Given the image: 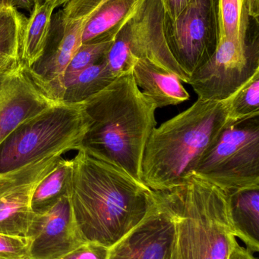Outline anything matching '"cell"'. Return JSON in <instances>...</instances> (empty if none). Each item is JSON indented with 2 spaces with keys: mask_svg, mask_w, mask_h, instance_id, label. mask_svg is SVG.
<instances>
[{
  "mask_svg": "<svg viewBox=\"0 0 259 259\" xmlns=\"http://www.w3.org/2000/svg\"><path fill=\"white\" fill-rule=\"evenodd\" d=\"M231 96L224 101L198 98L190 108L151 134L144 149L141 181L154 191L182 185L214 146L230 118Z\"/></svg>",
  "mask_w": 259,
  "mask_h": 259,
  "instance_id": "3",
  "label": "cell"
},
{
  "mask_svg": "<svg viewBox=\"0 0 259 259\" xmlns=\"http://www.w3.org/2000/svg\"><path fill=\"white\" fill-rule=\"evenodd\" d=\"M26 20L27 18L13 6L0 9V74L21 63Z\"/></svg>",
  "mask_w": 259,
  "mask_h": 259,
  "instance_id": "20",
  "label": "cell"
},
{
  "mask_svg": "<svg viewBox=\"0 0 259 259\" xmlns=\"http://www.w3.org/2000/svg\"><path fill=\"white\" fill-rule=\"evenodd\" d=\"M167 193L175 227L169 259H228L237 240L228 193L195 174Z\"/></svg>",
  "mask_w": 259,
  "mask_h": 259,
  "instance_id": "4",
  "label": "cell"
},
{
  "mask_svg": "<svg viewBox=\"0 0 259 259\" xmlns=\"http://www.w3.org/2000/svg\"><path fill=\"white\" fill-rule=\"evenodd\" d=\"M174 214L167 191H155L144 219L109 248L106 259H169L174 236Z\"/></svg>",
  "mask_w": 259,
  "mask_h": 259,
  "instance_id": "12",
  "label": "cell"
},
{
  "mask_svg": "<svg viewBox=\"0 0 259 259\" xmlns=\"http://www.w3.org/2000/svg\"><path fill=\"white\" fill-rule=\"evenodd\" d=\"M164 14L160 0H144L117 33L105 57L117 78L132 74L137 61L146 59L176 74L182 83H190V76L176 63L166 42Z\"/></svg>",
  "mask_w": 259,
  "mask_h": 259,
  "instance_id": "7",
  "label": "cell"
},
{
  "mask_svg": "<svg viewBox=\"0 0 259 259\" xmlns=\"http://www.w3.org/2000/svg\"><path fill=\"white\" fill-rule=\"evenodd\" d=\"M259 73V36L249 41L221 36L211 59L190 77L199 99L224 101Z\"/></svg>",
  "mask_w": 259,
  "mask_h": 259,
  "instance_id": "10",
  "label": "cell"
},
{
  "mask_svg": "<svg viewBox=\"0 0 259 259\" xmlns=\"http://www.w3.org/2000/svg\"><path fill=\"white\" fill-rule=\"evenodd\" d=\"M116 79L117 77L108 69L104 59L85 68L67 83L62 101L68 103H83L109 86Z\"/></svg>",
  "mask_w": 259,
  "mask_h": 259,
  "instance_id": "21",
  "label": "cell"
},
{
  "mask_svg": "<svg viewBox=\"0 0 259 259\" xmlns=\"http://www.w3.org/2000/svg\"><path fill=\"white\" fill-rule=\"evenodd\" d=\"M103 0H68L52 15L48 42L44 56L29 73L40 89L52 100L63 102L65 74L82 44L87 23Z\"/></svg>",
  "mask_w": 259,
  "mask_h": 259,
  "instance_id": "8",
  "label": "cell"
},
{
  "mask_svg": "<svg viewBox=\"0 0 259 259\" xmlns=\"http://www.w3.org/2000/svg\"><path fill=\"white\" fill-rule=\"evenodd\" d=\"M67 1H68V0H45L44 2L49 3L55 9L59 6H62Z\"/></svg>",
  "mask_w": 259,
  "mask_h": 259,
  "instance_id": "30",
  "label": "cell"
},
{
  "mask_svg": "<svg viewBox=\"0 0 259 259\" xmlns=\"http://www.w3.org/2000/svg\"><path fill=\"white\" fill-rule=\"evenodd\" d=\"M83 103L90 126L82 146L142 182L144 149L157 127L155 103L141 93L132 74L117 77Z\"/></svg>",
  "mask_w": 259,
  "mask_h": 259,
  "instance_id": "2",
  "label": "cell"
},
{
  "mask_svg": "<svg viewBox=\"0 0 259 259\" xmlns=\"http://www.w3.org/2000/svg\"><path fill=\"white\" fill-rule=\"evenodd\" d=\"M144 0H103L85 26L82 44L114 40Z\"/></svg>",
  "mask_w": 259,
  "mask_h": 259,
  "instance_id": "16",
  "label": "cell"
},
{
  "mask_svg": "<svg viewBox=\"0 0 259 259\" xmlns=\"http://www.w3.org/2000/svg\"><path fill=\"white\" fill-rule=\"evenodd\" d=\"M62 102L47 97L19 63L0 74V147L23 124Z\"/></svg>",
  "mask_w": 259,
  "mask_h": 259,
  "instance_id": "13",
  "label": "cell"
},
{
  "mask_svg": "<svg viewBox=\"0 0 259 259\" xmlns=\"http://www.w3.org/2000/svg\"><path fill=\"white\" fill-rule=\"evenodd\" d=\"M229 195L231 223L237 238L252 253L259 252V188Z\"/></svg>",
  "mask_w": 259,
  "mask_h": 259,
  "instance_id": "17",
  "label": "cell"
},
{
  "mask_svg": "<svg viewBox=\"0 0 259 259\" xmlns=\"http://www.w3.org/2000/svg\"><path fill=\"white\" fill-rule=\"evenodd\" d=\"M132 74L140 91L157 109L176 106L190 100V94L178 76L149 59L137 61Z\"/></svg>",
  "mask_w": 259,
  "mask_h": 259,
  "instance_id": "15",
  "label": "cell"
},
{
  "mask_svg": "<svg viewBox=\"0 0 259 259\" xmlns=\"http://www.w3.org/2000/svg\"><path fill=\"white\" fill-rule=\"evenodd\" d=\"M193 0H160L164 14L170 18L179 16Z\"/></svg>",
  "mask_w": 259,
  "mask_h": 259,
  "instance_id": "27",
  "label": "cell"
},
{
  "mask_svg": "<svg viewBox=\"0 0 259 259\" xmlns=\"http://www.w3.org/2000/svg\"><path fill=\"white\" fill-rule=\"evenodd\" d=\"M70 151L64 148L17 168L0 172V234L27 237L34 215L32 198L35 190Z\"/></svg>",
  "mask_w": 259,
  "mask_h": 259,
  "instance_id": "11",
  "label": "cell"
},
{
  "mask_svg": "<svg viewBox=\"0 0 259 259\" xmlns=\"http://www.w3.org/2000/svg\"><path fill=\"white\" fill-rule=\"evenodd\" d=\"M6 6H13V0H0V9Z\"/></svg>",
  "mask_w": 259,
  "mask_h": 259,
  "instance_id": "31",
  "label": "cell"
},
{
  "mask_svg": "<svg viewBox=\"0 0 259 259\" xmlns=\"http://www.w3.org/2000/svg\"><path fill=\"white\" fill-rule=\"evenodd\" d=\"M228 259H257L253 253L246 248L240 246L238 241H236L230 252Z\"/></svg>",
  "mask_w": 259,
  "mask_h": 259,
  "instance_id": "28",
  "label": "cell"
},
{
  "mask_svg": "<svg viewBox=\"0 0 259 259\" xmlns=\"http://www.w3.org/2000/svg\"><path fill=\"white\" fill-rule=\"evenodd\" d=\"M108 251L109 248L97 243L85 242L57 259H106Z\"/></svg>",
  "mask_w": 259,
  "mask_h": 259,
  "instance_id": "26",
  "label": "cell"
},
{
  "mask_svg": "<svg viewBox=\"0 0 259 259\" xmlns=\"http://www.w3.org/2000/svg\"><path fill=\"white\" fill-rule=\"evenodd\" d=\"M30 239L0 234V259H28Z\"/></svg>",
  "mask_w": 259,
  "mask_h": 259,
  "instance_id": "25",
  "label": "cell"
},
{
  "mask_svg": "<svg viewBox=\"0 0 259 259\" xmlns=\"http://www.w3.org/2000/svg\"><path fill=\"white\" fill-rule=\"evenodd\" d=\"M27 237L30 239L28 259H57L83 243L66 193L34 211Z\"/></svg>",
  "mask_w": 259,
  "mask_h": 259,
  "instance_id": "14",
  "label": "cell"
},
{
  "mask_svg": "<svg viewBox=\"0 0 259 259\" xmlns=\"http://www.w3.org/2000/svg\"><path fill=\"white\" fill-rule=\"evenodd\" d=\"M53 10L46 2L35 3L30 17L26 20L21 41V62L27 68H33L45 53Z\"/></svg>",
  "mask_w": 259,
  "mask_h": 259,
  "instance_id": "19",
  "label": "cell"
},
{
  "mask_svg": "<svg viewBox=\"0 0 259 259\" xmlns=\"http://www.w3.org/2000/svg\"><path fill=\"white\" fill-rule=\"evenodd\" d=\"M14 7L25 9L28 12H31L35 4V0H13Z\"/></svg>",
  "mask_w": 259,
  "mask_h": 259,
  "instance_id": "29",
  "label": "cell"
},
{
  "mask_svg": "<svg viewBox=\"0 0 259 259\" xmlns=\"http://www.w3.org/2000/svg\"><path fill=\"white\" fill-rule=\"evenodd\" d=\"M90 126L85 103L62 102L18 127L0 147V172L64 148L77 151Z\"/></svg>",
  "mask_w": 259,
  "mask_h": 259,
  "instance_id": "5",
  "label": "cell"
},
{
  "mask_svg": "<svg viewBox=\"0 0 259 259\" xmlns=\"http://www.w3.org/2000/svg\"><path fill=\"white\" fill-rule=\"evenodd\" d=\"M258 115L259 73H257L231 97L230 118L235 123Z\"/></svg>",
  "mask_w": 259,
  "mask_h": 259,
  "instance_id": "23",
  "label": "cell"
},
{
  "mask_svg": "<svg viewBox=\"0 0 259 259\" xmlns=\"http://www.w3.org/2000/svg\"><path fill=\"white\" fill-rule=\"evenodd\" d=\"M221 36L243 42L259 36V0H218Z\"/></svg>",
  "mask_w": 259,
  "mask_h": 259,
  "instance_id": "18",
  "label": "cell"
},
{
  "mask_svg": "<svg viewBox=\"0 0 259 259\" xmlns=\"http://www.w3.org/2000/svg\"><path fill=\"white\" fill-rule=\"evenodd\" d=\"M163 31L176 63L191 77L211 59L220 42L218 0H193L173 19L164 14Z\"/></svg>",
  "mask_w": 259,
  "mask_h": 259,
  "instance_id": "9",
  "label": "cell"
},
{
  "mask_svg": "<svg viewBox=\"0 0 259 259\" xmlns=\"http://www.w3.org/2000/svg\"><path fill=\"white\" fill-rule=\"evenodd\" d=\"M193 174L228 194L259 188V115L230 124Z\"/></svg>",
  "mask_w": 259,
  "mask_h": 259,
  "instance_id": "6",
  "label": "cell"
},
{
  "mask_svg": "<svg viewBox=\"0 0 259 259\" xmlns=\"http://www.w3.org/2000/svg\"><path fill=\"white\" fill-rule=\"evenodd\" d=\"M68 167L69 160L62 158L54 170L38 185L32 198L33 211L47 206L65 193Z\"/></svg>",
  "mask_w": 259,
  "mask_h": 259,
  "instance_id": "22",
  "label": "cell"
},
{
  "mask_svg": "<svg viewBox=\"0 0 259 259\" xmlns=\"http://www.w3.org/2000/svg\"><path fill=\"white\" fill-rule=\"evenodd\" d=\"M82 243L110 248L144 219L155 191L85 146L69 160L65 184Z\"/></svg>",
  "mask_w": 259,
  "mask_h": 259,
  "instance_id": "1",
  "label": "cell"
},
{
  "mask_svg": "<svg viewBox=\"0 0 259 259\" xmlns=\"http://www.w3.org/2000/svg\"><path fill=\"white\" fill-rule=\"evenodd\" d=\"M114 40L82 44L71 59L65 74V86L85 68L104 60Z\"/></svg>",
  "mask_w": 259,
  "mask_h": 259,
  "instance_id": "24",
  "label": "cell"
},
{
  "mask_svg": "<svg viewBox=\"0 0 259 259\" xmlns=\"http://www.w3.org/2000/svg\"><path fill=\"white\" fill-rule=\"evenodd\" d=\"M45 0H35V3H43Z\"/></svg>",
  "mask_w": 259,
  "mask_h": 259,
  "instance_id": "32",
  "label": "cell"
}]
</instances>
